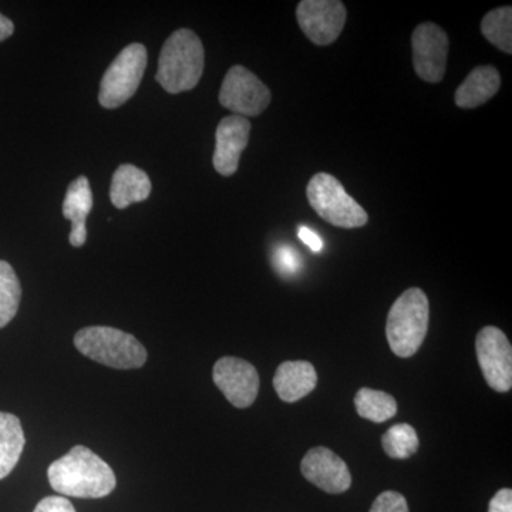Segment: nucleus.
I'll return each mask as SVG.
<instances>
[{"mask_svg":"<svg viewBox=\"0 0 512 512\" xmlns=\"http://www.w3.org/2000/svg\"><path fill=\"white\" fill-rule=\"evenodd\" d=\"M251 123L241 116L225 117L215 131V151L212 163L218 174L231 177L237 173L239 160L248 146Z\"/></svg>","mask_w":512,"mask_h":512,"instance_id":"13","label":"nucleus"},{"mask_svg":"<svg viewBox=\"0 0 512 512\" xmlns=\"http://www.w3.org/2000/svg\"><path fill=\"white\" fill-rule=\"evenodd\" d=\"M488 512H512V491L510 488H503L494 495L488 505Z\"/></svg>","mask_w":512,"mask_h":512,"instance_id":"26","label":"nucleus"},{"mask_svg":"<svg viewBox=\"0 0 512 512\" xmlns=\"http://www.w3.org/2000/svg\"><path fill=\"white\" fill-rule=\"evenodd\" d=\"M214 383L237 409L252 406L259 392L258 372L247 360L222 357L214 366Z\"/></svg>","mask_w":512,"mask_h":512,"instance_id":"11","label":"nucleus"},{"mask_svg":"<svg viewBox=\"0 0 512 512\" xmlns=\"http://www.w3.org/2000/svg\"><path fill=\"white\" fill-rule=\"evenodd\" d=\"M153 185L150 177L133 164H123L113 175L110 187V200L117 210H124L136 202L150 197Z\"/></svg>","mask_w":512,"mask_h":512,"instance_id":"16","label":"nucleus"},{"mask_svg":"<svg viewBox=\"0 0 512 512\" xmlns=\"http://www.w3.org/2000/svg\"><path fill=\"white\" fill-rule=\"evenodd\" d=\"M147 67V49L133 43L123 49L104 73L99 101L104 109H117L136 94Z\"/></svg>","mask_w":512,"mask_h":512,"instance_id":"6","label":"nucleus"},{"mask_svg":"<svg viewBox=\"0 0 512 512\" xmlns=\"http://www.w3.org/2000/svg\"><path fill=\"white\" fill-rule=\"evenodd\" d=\"M430 308L426 293L410 288L393 303L387 316L386 336L399 357H412L423 345L429 330Z\"/></svg>","mask_w":512,"mask_h":512,"instance_id":"3","label":"nucleus"},{"mask_svg":"<svg viewBox=\"0 0 512 512\" xmlns=\"http://www.w3.org/2000/svg\"><path fill=\"white\" fill-rule=\"evenodd\" d=\"M299 238H301V241L305 242L313 252L322 251L323 241L316 232L312 231V229L306 227L299 228Z\"/></svg>","mask_w":512,"mask_h":512,"instance_id":"27","label":"nucleus"},{"mask_svg":"<svg viewBox=\"0 0 512 512\" xmlns=\"http://www.w3.org/2000/svg\"><path fill=\"white\" fill-rule=\"evenodd\" d=\"M25 443V433L18 417L0 413V480L8 477L18 466Z\"/></svg>","mask_w":512,"mask_h":512,"instance_id":"18","label":"nucleus"},{"mask_svg":"<svg viewBox=\"0 0 512 512\" xmlns=\"http://www.w3.org/2000/svg\"><path fill=\"white\" fill-rule=\"evenodd\" d=\"M481 33L491 45L498 47L501 52L512 53V8L503 6L491 10L481 22Z\"/></svg>","mask_w":512,"mask_h":512,"instance_id":"20","label":"nucleus"},{"mask_svg":"<svg viewBox=\"0 0 512 512\" xmlns=\"http://www.w3.org/2000/svg\"><path fill=\"white\" fill-rule=\"evenodd\" d=\"M53 490L64 497L103 498L116 488V476L106 461L84 446L73 447L47 470Z\"/></svg>","mask_w":512,"mask_h":512,"instance_id":"1","label":"nucleus"},{"mask_svg":"<svg viewBox=\"0 0 512 512\" xmlns=\"http://www.w3.org/2000/svg\"><path fill=\"white\" fill-rule=\"evenodd\" d=\"M271 90L244 66L228 70L220 92V103L235 116L256 117L271 103Z\"/></svg>","mask_w":512,"mask_h":512,"instance_id":"7","label":"nucleus"},{"mask_svg":"<svg viewBox=\"0 0 512 512\" xmlns=\"http://www.w3.org/2000/svg\"><path fill=\"white\" fill-rule=\"evenodd\" d=\"M74 346L94 362L113 369H138L147 362V350L133 335L109 326L79 330L74 336Z\"/></svg>","mask_w":512,"mask_h":512,"instance_id":"4","label":"nucleus"},{"mask_svg":"<svg viewBox=\"0 0 512 512\" xmlns=\"http://www.w3.org/2000/svg\"><path fill=\"white\" fill-rule=\"evenodd\" d=\"M33 512H76V510L67 498L50 495V497L43 498Z\"/></svg>","mask_w":512,"mask_h":512,"instance_id":"25","label":"nucleus"},{"mask_svg":"<svg viewBox=\"0 0 512 512\" xmlns=\"http://www.w3.org/2000/svg\"><path fill=\"white\" fill-rule=\"evenodd\" d=\"M318 375L313 365L305 360L285 362L276 369L274 387L286 403H295L315 390Z\"/></svg>","mask_w":512,"mask_h":512,"instance_id":"15","label":"nucleus"},{"mask_svg":"<svg viewBox=\"0 0 512 512\" xmlns=\"http://www.w3.org/2000/svg\"><path fill=\"white\" fill-rule=\"evenodd\" d=\"M13 32H15V25H13L12 20L0 13V42L12 36Z\"/></svg>","mask_w":512,"mask_h":512,"instance_id":"28","label":"nucleus"},{"mask_svg":"<svg viewBox=\"0 0 512 512\" xmlns=\"http://www.w3.org/2000/svg\"><path fill=\"white\" fill-rule=\"evenodd\" d=\"M478 363L485 382L498 393L510 392L512 387V348L503 330L485 326L476 339Z\"/></svg>","mask_w":512,"mask_h":512,"instance_id":"8","label":"nucleus"},{"mask_svg":"<svg viewBox=\"0 0 512 512\" xmlns=\"http://www.w3.org/2000/svg\"><path fill=\"white\" fill-rule=\"evenodd\" d=\"M20 299L22 286L15 269L8 262L0 261V329L5 328L15 318Z\"/></svg>","mask_w":512,"mask_h":512,"instance_id":"21","label":"nucleus"},{"mask_svg":"<svg viewBox=\"0 0 512 512\" xmlns=\"http://www.w3.org/2000/svg\"><path fill=\"white\" fill-rule=\"evenodd\" d=\"M92 208V187H90L89 180L84 175H80L67 188L63 201V217L72 222L69 241L73 247L80 248L86 244V220Z\"/></svg>","mask_w":512,"mask_h":512,"instance_id":"14","label":"nucleus"},{"mask_svg":"<svg viewBox=\"0 0 512 512\" xmlns=\"http://www.w3.org/2000/svg\"><path fill=\"white\" fill-rule=\"evenodd\" d=\"M274 264L279 274L291 276L301 269V258L298 252L291 247H279L275 251Z\"/></svg>","mask_w":512,"mask_h":512,"instance_id":"23","label":"nucleus"},{"mask_svg":"<svg viewBox=\"0 0 512 512\" xmlns=\"http://www.w3.org/2000/svg\"><path fill=\"white\" fill-rule=\"evenodd\" d=\"M306 197L313 211L335 227L360 228L365 227L369 221L365 208L350 197L342 183L333 175H313L306 188Z\"/></svg>","mask_w":512,"mask_h":512,"instance_id":"5","label":"nucleus"},{"mask_svg":"<svg viewBox=\"0 0 512 512\" xmlns=\"http://www.w3.org/2000/svg\"><path fill=\"white\" fill-rule=\"evenodd\" d=\"M346 8L339 0H303L296 8L302 32L318 46L332 45L346 23Z\"/></svg>","mask_w":512,"mask_h":512,"instance_id":"9","label":"nucleus"},{"mask_svg":"<svg viewBox=\"0 0 512 512\" xmlns=\"http://www.w3.org/2000/svg\"><path fill=\"white\" fill-rule=\"evenodd\" d=\"M501 86V77L493 66H478L458 87L454 101L460 109H477L493 99Z\"/></svg>","mask_w":512,"mask_h":512,"instance_id":"17","label":"nucleus"},{"mask_svg":"<svg viewBox=\"0 0 512 512\" xmlns=\"http://www.w3.org/2000/svg\"><path fill=\"white\" fill-rule=\"evenodd\" d=\"M447 33L434 23H421L412 36L413 66L417 76L427 83L444 79L448 57Z\"/></svg>","mask_w":512,"mask_h":512,"instance_id":"10","label":"nucleus"},{"mask_svg":"<svg viewBox=\"0 0 512 512\" xmlns=\"http://www.w3.org/2000/svg\"><path fill=\"white\" fill-rule=\"evenodd\" d=\"M382 444L387 456L404 460L419 450V437L410 424H396L383 434Z\"/></svg>","mask_w":512,"mask_h":512,"instance_id":"22","label":"nucleus"},{"mask_svg":"<svg viewBox=\"0 0 512 512\" xmlns=\"http://www.w3.org/2000/svg\"><path fill=\"white\" fill-rule=\"evenodd\" d=\"M204 66L205 52L200 37L190 29H180L165 40L156 79L165 92H188L200 83Z\"/></svg>","mask_w":512,"mask_h":512,"instance_id":"2","label":"nucleus"},{"mask_svg":"<svg viewBox=\"0 0 512 512\" xmlns=\"http://www.w3.org/2000/svg\"><path fill=\"white\" fill-rule=\"evenodd\" d=\"M369 512H409V505L402 494L384 491L376 498Z\"/></svg>","mask_w":512,"mask_h":512,"instance_id":"24","label":"nucleus"},{"mask_svg":"<svg viewBox=\"0 0 512 512\" xmlns=\"http://www.w3.org/2000/svg\"><path fill=\"white\" fill-rule=\"evenodd\" d=\"M356 412L363 419L383 423L397 413V403L390 394L363 387L355 397Z\"/></svg>","mask_w":512,"mask_h":512,"instance_id":"19","label":"nucleus"},{"mask_svg":"<svg viewBox=\"0 0 512 512\" xmlns=\"http://www.w3.org/2000/svg\"><path fill=\"white\" fill-rule=\"evenodd\" d=\"M301 471L306 480L329 494H342L352 484L345 461L326 447L309 450L303 457Z\"/></svg>","mask_w":512,"mask_h":512,"instance_id":"12","label":"nucleus"}]
</instances>
